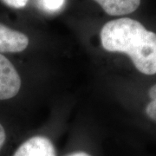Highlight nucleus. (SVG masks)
Here are the masks:
<instances>
[{
	"label": "nucleus",
	"mask_w": 156,
	"mask_h": 156,
	"mask_svg": "<svg viewBox=\"0 0 156 156\" xmlns=\"http://www.w3.org/2000/svg\"><path fill=\"white\" fill-rule=\"evenodd\" d=\"M3 1L10 7L20 9V8H23L28 4L29 0H3Z\"/></svg>",
	"instance_id": "7"
},
{
	"label": "nucleus",
	"mask_w": 156,
	"mask_h": 156,
	"mask_svg": "<svg viewBox=\"0 0 156 156\" xmlns=\"http://www.w3.org/2000/svg\"><path fill=\"white\" fill-rule=\"evenodd\" d=\"M13 156H56V149L48 138L34 136L24 141Z\"/></svg>",
	"instance_id": "4"
},
{
	"label": "nucleus",
	"mask_w": 156,
	"mask_h": 156,
	"mask_svg": "<svg viewBox=\"0 0 156 156\" xmlns=\"http://www.w3.org/2000/svg\"><path fill=\"white\" fill-rule=\"evenodd\" d=\"M21 88V79L11 62L0 54V100L16 96Z\"/></svg>",
	"instance_id": "2"
},
{
	"label": "nucleus",
	"mask_w": 156,
	"mask_h": 156,
	"mask_svg": "<svg viewBox=\"0 0 156 156\" xmlns=\"http://www.w3.org/2000/svg\"><path fill=\"white\" fill-rule=\"evenodd\" d=\"M29 44L26 35L0 23V53H17Z\"/></svg>",
	"instance_id": "3"
},
{
	"label": "nucleus",
	"mask_w": 156,
	"mask_h": 156,
	"mask_svg": "<svg viewBox=\"0 0 156 156\" xmlns=\"http://www.w3.org/2000/svg\"><path fill=\"white\" fill-rule=\"evenodd\" d=\"M148 95L152 101H156V84L152 86L148 91Z\"/></svg>",
	"instance_id": "9"
},
{
	"label": "nucleus",
	"mask_w": 156,
	"mask_h": 156,
	"mask_svg": "<svg viewBox=\"0 0 156 156\" xmlns=\"http://www.w3.org/2000/svg\"><path fill=\"white\" fill-rule=\"evenodd\" d=\"M101 42L108 52L128 55L140 73L156 74V33L139 21L122 17L108 22L101 30Z\"/></svg>",
	"instance_id": "1"
},
{
	"label": "nucleus",
	"mask_w": 156,
	"mask_h": 156,
	"mask_svg": "<svg viewBox=\"0 0 156 156\" xmlns=\"http://www.w3.org/2000/svg\"><path fill=\"white\" fill-rule=\"evenodd\" d=\"M5 128H3V126L0 124V149L2 148V147L4 145L5 141Z\"/></svg>",
	"instance_id": "8"
},
{
	"label": "nucleus",
	"mask_w": 156,
	"mask_h": 156,
	"mask_svg": "<svg viewBox=\"0 0 156 156\" xmlns=\"http://www.w3.org/2000/svg\"><path fill=\"white\" fill-rule=\"evenodd\" d=\"M65 0H41V6L48 11H56L64 5Z\"/></svg>",
	"instance_id": "6"
},
{
	"label": "nucleus",
	"mask_w": 156,
	"mask_h": 156,
	"mask_svg": "<svg viewBox=\"0 0 156 156\" xmlns=\"http://www.w3.org/2000/svg\"><path fill=\"white\" fill-rule=\"evenodd\" d=\"M110 16H122L135 11L140 0H94Z\"/></svg>",
	"instance_id": "5"
},
{
	"label": "nucleus",
	"mask_w": 156,
	"mask_h": 156,
	"mask_svg": "<svg viewBox=\"0 0 156 156\" xmlns=\"http://www.w3.org/2000/svg\"><path fill=\"white\" fill-rule=\"evenodd\" d=\"M67 156H90L87 153H84V152H76V153H73L71 154H69Z\"/></svg>",
	"instance_id": "10"
}]
</instances>
